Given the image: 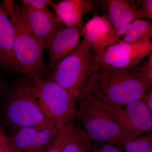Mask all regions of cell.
Instances as JSON below:
<instances>
[{
  "label": "cell",
  "mask_w": 152,
  "mask_h": 152,
  "mask_svg": "<svg viewBox=\"0 0 152 152\" xmlns=\"http://www.w3.org/2000/svg\"><path fill=\"white\" fill-rule=\"evenodd\" d=\"M149 55L150 57L148 61V65H147V69L148 71H151L152 70V48Z\"/></svg>",
  "instance_id": "d4e9b609"
},
{
  "label": "cell",
  "mask_w": 152,
  "mask_h": 152,
  "mask_svg": "<svg viewBox=\"0 0 152 152\" xmlns=\"http://www.w3.org/2000/svg\"><path fill=\"white\" fill-rule=\"evenodd\" d=\"M143 100L152 113V88H151L147 93L144 98Z\"/></svg>",
  "instance_id": "cb8c5ba5"
},
{
  "label": "cell",
  "mask_w": 152,
  "mask_h": 152,
  "mask_svg": "<svg viewBox=\"0 0 152 152\" xmlns=\"http://www.w3.org/2000/svg\"><path fill=\"white\" fill-rule=\"evenodd\" d=\"M21 4L27 6L31 8L39 10H49L52 1L50 0H22L20 1Z\"/></svg>",
  "instance_id": "ffe728a7"
},
{
  "label": "cell",
  "mask_w": 152,
  "mask_h": 152,
  "mask_svg": "<svg viewBox=\"0 0 152 152\" xmlns=\"http://www.w3.org/2000/svg\"><path fill=\"white\" fill-rule=\"evenodd\" d=\"M0 86H1V82H0Z\"/></svg>",
  "instance_id": "83f0119b"
},
{
  "label": "cell",
  "mask_w": 152,
  "mask_h": 152,
  "mask_svg": "<svg viewBox=\"0 0 152 152\" xmlns=\"http://www.w3.org/2000/svg\"><path fill=\"white\" fill-rule=\"evenodd\" d=\"M78 101L76 116L91 141L124 147L133 139L121 105L88 95L82 96Z\"/></svg>",
  "instance_id": "7a4b0ae2"
},
{
  "label": "cell",
  "mask_w": 152,
  "mask_h": 152,
  "mask_svg": "<svg viewBox=\"0 0 152 152\" xmlns=\"http://www.w3.org/2000/svg\"><path fill=\"white\" fill-rule=\"evenodd\" d=\"M0 152H4L1 150L0 149Z\"/></svg>",
  "instance_id": "4316f807"
},
{
  "label": "cell",
  "mask_w": 152,
  "mask_h": 152,
  "mask_svg": "<svg viewBox=\"0 0 152 152\" xmlns=\"http://www.w3.org/2000/svg\"><path fill=\"white\" fill-rule=\"evenodd\" d=\"M118 43L152 39V21L139 18L120 28H114Z\"/></svg>",
  "instance_id": "2e32d148"
},
{
  "label": "cell",
  "mask_w": 152,
  "mask_h": 152,
  "mask_svg": "<svg viewBox=\"0 0 152 152\" xmlns=\"http://www.w3.org/2000/svg\"><path fill=\"white\" fill-rule=\"evenodd\" d=\"M91 152H126L118 146L111 144L101 143L93 144L91 143Z\"/></svg>",
  "instance_id": "44dd1931"
},
{
  "label": "cell",
  "mask_w": 152,
  "mask_h": 152,
  "mask_svg": "<svg viewBox=\"0 0 152 152\" xmlns=\"http://www.w3.org/2000/svg\"><path fill=\"white\" fill-rule=\"evenodd\" d=\"M19 6L23 18L28 28L47 48L49 41L61 23L50 9L39 10L21 4Z\"/></svg>",
  "instance_id": "30bf717a"
},
{
  "label": "cell",
  "mask_w": 152,
  "mask_h": 152,
  "mask_svg": "<svg viewBox=\"0 0 152 152\" xmlns=\"http://www.w3.org/2000/svg\"><path fill=\"white\" fill-rule=\"evenodd\" d=\"M125 105L123 109L133 138L152 131V113L143 99Z\"/></svg>",
  "instance_id": "5bb4252c"
},
{
  "label": "cell",
  "mask_w": 152,
  "mask_h": 152,
  "mask_svg": "<svg viewBox=\"0 0 152 152\" xmlns=\"http://www.w3.org/2000/svg\"><path fill=\"white\" fill-rule=\"evenodd\" d=\"M152 42L145 39L129 43H118L100 50L95 51L101 66L113 69H126L139 64L150 55Z\"/></svg>",
  "instance_id": "52a82bcc"
},
{
  "label": "cell",
  "mask_w": 152,
  "mask_h": 152,
  "mask_svg": "<svg viewBox=\"0 0 152 152\" xmlns=\"http://www.w3.org/2000/svg\"><path fill=\"white\" fill-rule=\"evenodd\" d=\"M91 143L85 131L75 125L62 152H91Z\"/></svg>",
  "instance_id": "e0dca14e"
},
{
  "label": "cell",
  "mask_w": 152,
  "mask_h": 152,
  "mask_svg": "<svg viewBox=\"0 0 152 152\" xmlns=\"http://www.w3.org/2000/svg\"><path fill=\"white\" fill-rule=\"evenodd\" d=\"M83 40L95 51L118 43L114 28L105 17L95 15L84 25Z\"/></svg>",
  "instance_id": "8fae6325"
},
{
  "label": "cell",
  "mask_w": 152,
  "mask_h": 152,
  "mask_svg": "<svg viewBox=\"0 0 152 152\" xmlns=\"http://www.w3.org/2000/svg\"><path fill=\"white\" fill-rule=\"evenodd\" d=\"M29 82L45 115L58 129L72 121L77 114L73 95L45 75L37 76Z\"/></svg>",
  "instance_id": "5b68a950"
},
{
  "label": "cell",
  "mask_w": 152,
  "mask_h": 152,
  "mask_svg": "<svg viewBox=\"0 0 152 152\" xmlns=\"http://www.w3.org/2000/svg\"><path fill=\"white\" fill-rule=\"evenodd\" d=\"M14 42L13 26L0 3V65L12 72L20 73L14 53Z\"/></svg>",
  "instance_id": "7c38bea8"
},
{
  "label": "cell",
  "mask_w": 152,
  "mask_h": 152,
  "mask_svg": "<svg viewBox=\"0 0 152 152\" xmlns=\"http://www.w3.org/2000/svg\"><path fill=\"white\" fill-rule=\"evenodd\" d=\"M75 125L71 121L58 129L45 152H62Z\"/></svg>",
  "instance_id": "ac0fdd59"
},
{
  "label": "cell",
  "mask_w": 152,
  "mask_h": 152,
  "mask_svg": "<svg viewBox=\"0 0 152 152\" xmlns=\"http://www.w3.org/2000/svg\"><path fill=\"white\" fill-rule=\"evenodd\" d=\"M108 11V20L114 28H120L141 18L140 9L136 8L129 1H106Z\"/></svg>",
  "instance_id": "9a60e30c"
},
{
  "label": "cell",
  "mask_w": 152,
  "mask_h": 152,
  "mask_svg": "<svg viewBox=\"0 0 152 152\" xmlns=\"http://www.w3.org/2000/svg\"><path fill=\"white\" fill-rule=\"evenodd\" d=\"M140 9L141 18L149 19L152 21V0L142 1V6Z\"/></svg>",
  "instance_id": "603a6c76"
},
{
  "label": "cell",
  "mask_w": 152,
  "mask_h": 152,
  "mask_svg": "<svg viewBox=\"0 0 152 152\" xmlns=\"http://www.w3.org/2000/svg\"><path fill=\"white\" fill-rule=\"evenodd\" d=\"M83 24L75 27L67 28L61 24L47 45L48 71H51L62 60L78 48L81 42Z\"/></svg>",
  "instance_id": "ba28073f"
},
{
  "label": "cell",
  "mask_w": 152,
  "mask_h": 152,
  "mask_svg": "<svg viewBox=\"0 0 152 152\" xmlns=\"http://www.w3.org/2000/svg\"><path fill=\"white\" fill-rule=\"evenodd\" d=\"M60 22L67 28L75 27L82 23V17L93 10L91 1L63 0L50 4Z\"/></svg>",
  "instance_id": "4fadbf2b"
},
{
  "label": "cell",
  "mask_w": 152,
  "mask_h": 152,
  "mask_svg": "<svg viewBox=\"0 0 152 152\" xmlns=\"http://www.w3.org/2000/svg\"><path fill=\"white\" fill-rule=\"evenodd\" d=\"M148 74L149 78L150 83H151V88H152V70L148 71Z\"/></svg>",
  "instance_id": "484cf974"
},
{
  "label": "cell",
  "mask_w": 152,
  "mask_h": 152,
  "mask_svg": "<svg viewBox=\"0 0 152 152\" xmlns=\"http://www.w3.org/2000/svg\"><path fill=\"white\" fill-rule=\"evenodd\" d=\"M1 4L13 26L14 53L20 73L28 81L37 76L46 75L48 69L43 56L46 47L28 28L19 5L12 0H4Z\"/></svg>",
  "instance_id": "3957f363"
},
{
  "label": "cell",
  "mask_w": 152,
  "mask_h": 152,
  "mask_svg": "<svg viewBox=\"0 0 152 152\" xmlns=\"http://www.w3.org/2000/svg\"><path fill=\"white\" fill-rule=\"evenodd\" d=\"M0 149L4 152H15L10 140V136L0 125Z\"/></svg>",
  "instance_id": "7402d4cb"
},
{
  "label": "cell",
  "mask_w": 152,
  "mask_h": 152,
  "mask_svg": "<svg viewBox=\"0 0 152 152\" xmlns=\"http://www.w3.org/2000/svg\"><path fill=\"white\" fill-rule=\"evenodd\" d=\"M4 115L7 121L15 132L26 127L56 128L45 115L32 91L29 82L24 77L11 93Z\"/></svg>",
  "instance_id": "8992f818"
},
{
  "label": "cell",
  "mask_w": 152,
  "mask_h": 152,
  "mask_svg": "<svg viewBox=\"0 0 152 152\" xmlns=\"http://www.w3.org/2000/svg\"><path fill=\"white\" fill-rule=\"evenodd\" d=\"M123 148L126 152H152V131L132 139Z\"/></svg>",
  "instance_id": "d6986e66"
},
{
  "label": "cell",
  "mask_w": 152,
  "mask_h": 152,
  "mask_svg": "<svg viewBox=\"0 0 152 152\" xmlns=\"http://www.w3.org/2000/svg\"><path fill=\"white\" fill-rule=\"evenodd\" d=\"M56 128L26 127L10 136L15 152H45L56 133Z\"/></svg>",
  "instance_id": "9c48e42d"
},
{
  "label": "cell",
  "mask_w": 152,
  "mask_h": 152,
  "mask_svg": "<svg viewBox=\"0 0 152 152\" xmlns=\"http://www.w3.org/2000/svg\"><path fill=\"white\" fill-rule=\"evenodd\" d=\"M100 66L95 51L82 40L77 49L64 58L45 77L72 94L77 101L87 81Z\"/></svg>",
  "instance_id": "277c9868"
},
{
  "label": "cell",
  "mask_w": 152,
  "mask_h": 152,
  "mask_svg": "<svg viewBox=\"0 0 152 152\" xmlns=\"http://www.w3.org/2000/svg\"><path fill=\"white\" fill-rule=\"evenodd\" d=\"M151 88L147 65L121 69L101 66L87 81L78 100L88 95L122 106L143 99Z\"/></svg>",
  "instance_id": "6da1fadb"
}]
</instances>
